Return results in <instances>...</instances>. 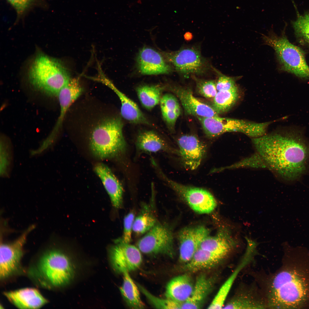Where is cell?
Returning <instances> with one entry per match:
<instances>
[{
	"instance_id": "obj_1",
	"label": "cell",
	"mask_w": 309,
	"mask_h": 309,
	"mask_svg": "<svg viewBox=\"0 0 309 309\" xmlns=\"http://www.w3.org/2000/svg\"><path fill=\"white\" fill-rule=\"evenodd\" d=\"M257 153L265 166L284 179L297 181L309 163V142L302 130L291 128L254 138Z\"/></svg>"
},
{
	"instance_id": "obj_2",
	"label": "cell",
	"mask_w": 309,
	"mask_h": 309,
	"mask_svg": "<svg viewBox=\"0 0 309 309\" xmlns=\"http://www.w3.org/2000/svg\"><path fill=\"white\" fill-rule=\"evenodd\" d=\"M269 286L267 306L309 308V252L291 251Z\"/></svg>"
},
{
	"instance_id": "obj_3",
	"label": "cell",
	"mask_w": 309,
	"mask_h": 309,
	"mask_svg": "<svg viewBox=\"0 0 309 309\" xmlns=\"http://www.w3.org/2000/svg\"><path fill=\"white\" fill-rule=\"evenodd\" d=\"M73 272V266L68 257L53 245L38 254L29 270L30 276L35 283L50 289L68 283Z\"/></svg>"
},
{
	"instance_id": "obj_4",
	"label": "cell",
	"mask_w": 309,
	"mask_h": 309,
	"mask_svg": "<svg viewBox=\"0 0 309 309\" xmlns=\"http://www.w3.org/2000/svg\"><path fill=\"white\" fill-rule=\"evenodd\" d=\"M123 124L119 117H108L100 120L91 132L89 146L92 154L100 159L118 157L124 154L126 144Z\"/></svg>"
},
{
	"instance_id": "obj_5",
	"label": "cell",
	"mask_w": 309,
	"mask_h": 309,
	"mask_svg": "<svg viewBox=\"0 0 309 309\" xmlns=\"http://www.w3.org/2000/svg\"><path fill=\"white\" fill-rule=\"evenodd\" d=\"M70 78L67 69L60 60L43 54L35 58L29 73L31 84L46 95L58 96Z\"/></svg>"
},
{
	"instance_id": "obj_6",
	"label": "cell",
	"mask_w": 309,
	"mask_h": 309,
	"mask_svg": "<svg viewBox=\"0 0 309 309\" xmlns=\"http://www.w3.org/2000/svg\"><path fill=\"white\" fill-rule=\"evenodd\" d=\"M284 31L280 36L272 31L262 35L264 43L274 50L280 69L304 79H309V66L305 53L299 47L291 43Z\"/></svg>"
},
{
	"instance_id": "obj_7",
	"label": "cell",
	"mask_w": 309,
	"mask_h": 309,
	"mask_svg": "<svg viewBox=\"0 0 309 309\" xmlns=\"http://www.w3.org/2000/svg\"><path fill=\"white\" fill-rule=\"evenodd\" d=\"M197 118L205 134L211 138L230 132H239L254 138L259 135L261 130L260 123L245 120L221 117L219 116Z\"/></svg>"
},
{
	"instance_id": "obj_8",
	"label": "cell",
	"mask_w": 309,
	"mask_h": 309,
	"mask_svg": "<svg viewBox=\"0 0 309 309\" xmlns=\"http://www.w3.org/2000/svg\"><path fill=\"white\" fill-rule=\"evenodd\" d=\"M156 171L158 176L184 200L195 211L200 214H208L216 208V200L207 190L184 185L173 181L166 175L160 167H157Z\"/></svg>"
},
{
	"instance_id": "obj_9",
	"label": "cell",
	"mask_w": 309,
	"mask_h": 309,
	"mask_svg": "<svg viewBox=\"0 0 309 309\" xmlns=\"http://www.w3.org/2000/svg\"><path fill=\"white\" fill-rule=\"evenodd\" d=\"M163 53L167 61L185 78L191 75H203L210 68L207 60L202 56L199 49L195 47H183L175 51Z\"/></svg>"
},
{
	"instance_id": "obj_10",
	"label": "cell",
	"mask_w": 309,
	"mask_h": 309,
	"mask_svg": "<svg viewBox=\"0 0 309 309\" xmlns=\"http://www.w3.org/2000/svg\"><path fill=\"white\" fill-rule=\"evenodd\" d=\"M142 253L148 254H162L173 257L174 255L173 238L167 226L156 224L137 243Z\"/></svg>"
},
{
	"instance_id": "obj_11",
	"label": "cell",
	"mask_w": 309,
	"mask_h": 309,
	"mask_svg": "<svg viewBox=\"0 0 309 309\" xmlns=\"http://www.w3.org/2000/svg\"><path fill=\"white\" fill-rule=\"evenodd\" d=\"M30 226L14 241L3 243L0 248V278L3 280L15 274L20 268L23 248L27 236L35 228Z\"/></svg>"
},
{
	"instance_id": "obj_12",
	"label": "cell",
	"mask_w": 309,
	"mask_h": 309,
	"mask_svg": "<svg viewBox=\"0 0 309 309\" xmlns=\"http://www.w3.org/2000/svg\"><path fill=\"white\" fill-rule=\"evenodd\" d=\"M142 256L138 247L124 242L122 239L116 241V245L111 250L113 266L117 272L122 274L138 268L142 262Z\"/></svg>"
},
{
	"instance_id": "obj_13",
	"label": "cell",
	"mask_w": 309,
	"mask_h": 309,
	"mask_svg": "<svg viewBox=\"0 0 309 309\" xmlns=\"http://www.w3.org/2000/svg\"><path fill=\"white\" fill-rule=\"evenodd\" d=\"M179 156L186 169L193 170L200 164L206 151L205 145L195 135H183L177 140Z\"/></svg>"
},
{
	"instance_id": "obj_14",
	"label": "cell",
	"mask_w": 309,
	"mask_h": 309,
	"mask_svg": "<svg viewBox=\"0 0 309 309\" xmlns=\"http://www.w3.org/2000/svg\"><path fill=\"white\" fill-rule=\"evenodd\" d=\"M209 229L203 226L186 227L179 232V259L186 264L189 262L199 248L203 240L209 235Z\"/></svg>"
},
{
	"instance_id": "obj_15",
	"label": "cell",
	"mask_w": 309,
	"mask_h": 309,
	"mask_svg": "<svg viewBox=\"0 0 309 309\" xmlns=\"http://www.w3.org/2000/svg\"><path fill=\"white\" fill-rule=\"evenodd\" d=\"M97 81L107 86L116 94L120 101V114L122 117L129 122L135 124L149 125L148 121L133 100L118 89L102 72L95 78Z\"/></svg>"
},
{
	"instance_id": "obj_16",
	"label": "cell",
	"mask_w": 309,
	"mask_h": 309,
	"mask_svg": "<svg viewBox=\"0 0 309 309\" xmlns=\"http://www.w3.org/2000/svg\"><path fill=\"white\" fill-rule=\"evenodd\" d=\"M169 88L179 99L187 114L196 117L219 116L211 106L196 98L189 88L178 86H170Z\"/></svg>"
},
{
	"instance_id": "obj_17",
	"label": "cell",
	"mask_w": 309,
	"mask_h": 309,
	"mask_svg": "<svg viewBox=\"0 0 309 309\" xmlns=\"http://www.w3.org/2000/svg\"><path fill=\"white\" fill-rule=\"evenodd\" d=\"M137 63L138 71L144 75L167 74L173 71L172 67L160 53L148 47L140 50Z\"/></svg>"
},
{
	"instance_id": "obj_18",
	"label": "cell",
	"mask_w": 309,
	"mask_h": 309,
	"mask_svg": "<svg viewBox=\"0 0 309 309\" xmlns=\"http://www.w3.org/2000/svg\"><path fill=\"white\" fill-rule=\"evenodd\" d=\"M4 295L11 303L21 309L38 308L48 302L37 289L33 288L5 292Z\"/></svg>"
},
{
	"instance_id": "obj_19",
	"label": "cell",
	"mask_w": 309,
	"mask_h": 309,
	"mask_svg": "<svg viewBox=\"0 0 309 309\" xmlns=\"http://www.w3.org/2000/svg\"><path fill=\"white\" fill-rule=\"evenodd\" d=\"M94 171L102 182L113 205L117 208L120 207L122 204L123 188L120 181L110 168L103 163L96 164Z\"/></svg>"
},
{
	"instance_id": "obj_20",
	"label": "cell",
	"mask_w": 309,
	"mask_h": 309,
	"mask_svg": "<svg viewBox=\"0 0 309 309\" xmlns=\"http://www.w3.org/2000/svg\"><path fill=\"white\" fill-rule=\"evenodd\" d=\"M135 146L140 153H156L163 151L178 155V150L170 146L157 133L152 130L139 133L136 137Z\"/></svg>"
},
{
	"instance_id": "obj_21",
	"label": "cell",
	"mask_w": 309,
	"mask_h": 309,
	"mask_svg": "<svg viewBox=\"0 0 309 309\" xmlns=\"http://www.w3.org/2000/svg\"><path fill=\"white\" fill-rule=\"evenodd\" d=\"M83 89L78 78H71L60 90L58 95L60 113L54 130L58 132L61 128L68 109L81 94Z\"/></svg>"
},
{
	"instance_id": "obj_22",
	"label": "cell",
	"mask_w": 309,
	"mask_h": 309,
	"mask_svg": "<svg viewBox=\"0 0 309 309\" xmlns=\"http://www.w3.org/2000/svg\"><path fill=\"white\" fill-rule=\"evenodd\" d=\"M237 241L227 230H222L215 235H208L205 237L199 248L225 258L236 246Z\"/></svg>"
},
{
	"instance_id": "obj_23",
	"label": "cell",
	"mask_w": 309,
	"mask_h": 309,
	"mask_svg": "<svg viewBox=\"0 0 309 309\" xmlns=\"http://www.w3.org/2000/svg\"><path fill=\"white\" fill-rule=\"evenodd\" d=\"M194 285L191 278L187 274L175 277L167 284L165 292L166 298L181 305L191 296Z\"/></svg>"
},
{
	"instance_id": "obj_24",
	"label": "cell",
	"mask_w": 309,
	"mask_h": 309,
	"mask_svg": "<svg viewBox=\"0 0 309 309\" xmlns=\"http://www.w3.org/2000/svg\"><path fill=\"white\" fill-rule=\"evenodd\" d=\"M214 282L212 278L205 274L199 275L194 283L191 296L181 304V309L201 308L213 288Z\"/></svg>"
},
{
	"instance_id": "obj_25",
	"label": "cell",
	"mask_w": 309,
	"mask_h": 309,
	"mask_svg": "<svg viewBox=\"0 0 309 309\" xmlns=\"http://www.w3.org/2000/svg\"><path fill=\"white\" fill-rule=\"evenodd\" d=\"M224 257L199 248L191 260L185 264L187 271L196 272L212 268L219 263Z\"/></svg>"
},
{
	"instance_id": "obj_26",
	"label": "cell",
	"mask_w": 309,
	"mask_h": 309,
	"mask_svg": "<svg viewBox=\"0 0 309 309\" xmlns=\"http://www.w3.org/2000/svg\"><path fill=\"white\" fill-rule=\"evenodd\" d=\"M159 103L163 119L169 130L173 132L181 113L178 100L173 94L166 93L162 96Z\"/></svg>"
},
{
	"instance_id": "obj_27",
	"label": "cell",
	"mask_w": 309,
	"mask_h": 309,
	"mask_svg": "<svg viewBox=\"0 0 309 309\" xmlns=\"http://www.w3.org/2000/svg\"><path fill=\"white\" fill-rule=\"evenodd\" d=\"M165 87L159 85H144L136 90L141 104L146 109L151 110L160 103Z\"/></svg>"
},
{
	"instance_id": "obj_28",
	"label": "cell",
	"mask_w": 309,
	"mask_h": 309,
	"mask_svg": "<svg viewBox=\"0 0 309 309\" xmlns=\"http://www.w3.org/2000/svg\"><path fill=\"white\" fill-rule=\"evenodd\" d=\"M123 274V281L120 291L124 300L131 308H144V305L141 299L138 286L135 284L128 272Z\"/></svg>"
},
{
	"instance_id": "obj_29",
	"label": "cell",
	"mask_w": 309,
	"mask_h": 309,
	"mask_svg": "<svg viewBox=\"0 0 309 309\" xmlns=\"http://www.w3.org/2000/svg\"><path fill=\"white\" fill-rule=\"evenodd\" d=\"M238 86L232 89L217 91L213 98L211 106L219 115L229 111L236 104L239 98Z\"/></svg>"
},
{
	"instance_id": "obj_30",
	"label": "cell",
	"mask_w": 309,
	"mask_h": 309,
	"mask_svg": "<svg viewBox=\"0 0 309 309\" xmlns=\"http://www.w3.org/2000/svg\"><path fill=\"white\" fill-rule=\"evenodd\" d=\"M267 307L260 300L252 294L239 293L236 294L226 304L225 309H262Z\"/></svg>"
},
{
	"instance_id": "obj_31",
	"label": "cell",
	"mask_w": 309,
	"mask_h": 309,
	"mask_svg": "<svg viewBox=\"0 0 309 309\" xmlns=\"http://www.w3.org/2000/svg\"><path fill=\"white\" fill-rule=\"evenodd\" d=\"M296 36L300 43L309 46V12L298 15L292 22Z\"/></svg>"
},
{
	"instance_id": "obj_32",
	"label": "cell",
	"mask_w": 309,
	"mask_h": 309,
	"mask_svg": "<svg viewBox=\"0 0 309 309\" xmlns=\"http://www.w3.org/2000/svg\"><path fill=\"white\" fill-rule=\"evenodd\" d=\"M156 224V220L150 214L144 213L138 216L134 219L132 230L138 234H143L149 231Z\"/></svg>"
},
{
	"instance_id": "obj_33",
	"label": "cell",
	"mask_w": 309,
	"mask_h": 309,
	"mask_svg": "<svg viewBox=\"0 0 309 309\" xmlns=\"http://www.w3.org/2000/svg\"><path fill=\"white\" fill-rule=\"evenodd\" d=\"M139 289L145 295L150 302L158 308L180 309V304L166 298L162 299L157 297L150 293L146 289L139 284Z\"/></svg>"
},
{
	"instance_id": "obj_34",
	"label": "cell",
	"mask_w": 309,
	"mask_h": 309,
	"mask_svg": "<svg viewBox=\"0 0 309 309\" xmlns=\"http://www.w3.org/2000/svg\"><path fill=\"white\" fill-rule=\"evenodd\" d=\"M193 78L195 82L197 91L200 95L208 98L215 97L217 92L216 81L200 79L195 76H193Z\"/></svg>"
},
{
	"instance_id": "obj_35",
	"label": "cell",
	"mask_w": 309,
	"mask_h": 309,
	"mask_svg": "<svg viewBox=\"0 0 309 309\" xmlns=\"http://www.w3.org/2000/svg\"><path fill=\"white\" fill-rule=\"evenodd\" d=\"M218 77L216 81V88L217 91L229 90L238 86L236 81L240 76L230 77L217 72Z\"/></svg>"
},
{
	"instance_id": "obj_36",
	"label": "cell",
	"mask_w": 309,
	"mask_h": 309,
	"mask_svg": "<svg viewBox=\"0 0 309 309\" xmlns=\"http://www.w3.org/2000/svg\"><path fill=\"white\" fill-rule=\"evenodd\" d=\"M134 218V215L132 212L128 213L124 218V232L122 239L125 243H129L131 240L132 232Z\"/></svg>"
},
{
	"instance_id": "obj_37",
	"label": "cell",
	"mask_w": 309,
	"mask_h": 309,
	"mask_svg": "<svg viewBox=\"0 0 309 309\" xmlns=\"http://www.w3.org/2000/svg\"><path fill=\"white\" fill-rule=\"evenodd\" d=\"M15 9L19 16L23 15L35 0H7Z\"/></svg>"
}]
</instances>
